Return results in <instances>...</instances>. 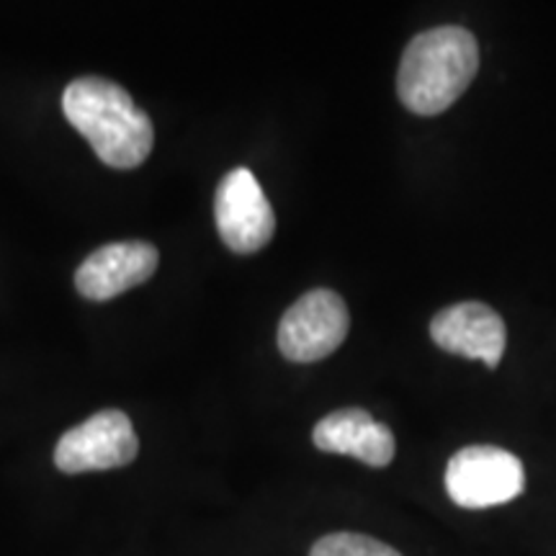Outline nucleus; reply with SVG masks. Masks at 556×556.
Here are the masks:
<instances>
[{
  "instance_id": "f257e3e1",
  "label": "nucleus",
  "mask_w": 556,
  "mask_h": 556,
  "mask_svg": "<svg viewBox=\"0 0 556 556\" xmlns=\"http://www.w3.org/2000/svg\"><path fill=\"white\" fill-rule=\"evenodd\" d=\"M67 122L93 144L101 163L129 170L142 165L155 144L150 116L131 96L99 75L73 80L62 96Z\"/></svg>"
},
{
  "instance_id": "f03ea898",
  "label": "nucleus",
  "mask_w": 556,
  "mask_h": 556,
  "mask_svg": "<svg viewBox=\"0 0 556 556\" xmlns=\"http://www.w3.org/2000/svg\"><path fill=\"white\" fill-rule=\"evenodd\" d=\"M479 70L475 34L462 26H438L409 41L400 62V101L420 116L443 114L462 99Z\"/></svg>"
},
{
  "instance_id": "7ed1b4c3",
  "label": "nucleus",
  "mask_w": 556,
  "mask_h": 556,
  "mask_svg": "<svg viewBox=\"0 0 556 556\" xmlns=\"http://www.w3.org/2000/svg\"><path fill=\"white\" fill-rule=\"evenodd\" d=\"M448 497L458 507L484 510L523 495L526 471L518 456L497 446L462 448L446 469Z\"/></svg>"
},
{
  "instance_id": "20e7f679",
  "label": "nucleus",
  "mask_w": 556,
  "mask_h": 556,
  "mask_svg": "<svg viewBox=\"0 0 556 556\" xmlns=\"http://www.w3.org/2000/svg\"><path fill=\"white\" fill-rule=\"evenodd\" d=\"M351 328L345 302L330 289H315L291 304L278 325V351L294 364H315L338 351Z\"/></svg>"
},
{
  "instance_id": "39448f33",
  "label": "nucleus",
  "mask_w": 556,
  "mask_h": 556,
  "mask_svg": "<svg viewBox=\"0 0 556 556\" xmlns=\"http://www.w3.org/2000/svg\"><path fill=\"white\" fill-rule=\"evenodd\" d=\"M139 454V438L122 409H103L80 426L70 428L54 448V464L65 475L119 469Z\"/></svg>"
},
{
  "instance_id": "423d86ee",
  "label": "nucleus",
  "mask_w": 556,
  "mask_h": 556,
  "mask_svg": "<svg viewBox=\"0 0 556 556\" xmlns=\"http://www.w3.org/2000/svg\"><path fill=\"white\" fill-rule=\"evenodd\" d=\"M219 238L232 253L250 255L274 238L276 217L258 178L248 168H235L222 178L214 199Z\"/></svg>"
},
{
  "instance_id": "0eeeda50",
  "label": "nucleus",
  "mask_w": 556,
  "mask_h": 556,
  "mask_svg": "<svg viewBox=\"0 0 556 556\" xmlns=\"http://www.w3.org/2000/svg\"><path fill=\"white\" fill-rule=\"evenodd\" d=\"M430 338L443 351L497 368L507 345L503 317L482 302H462L430 319Z\"/></svg>"
},
{
  "instance_id": "6e6552de",
  "label": "nucleus",
  "mask_w": 556,
  "mask_h": 556,
  "mask_svg": "<svg viewBox=\"0 0 556 556\" xmlns=\"http://www.w3.org/2000/svg\"><path fill=\"white\" fill-rule=\"evenodd\" d=\"M157 248L150 242H111L88 255L75 274V287L90 302H109L148 281L157 270Z\"/></svg>"
},
{
  "instance_id": "1a4fd4ad",
  "label": "nucleus",
  "mask_w": 556,
  "mask_h": 556,
  "mask_svg": "<svg viewBox=\"0 0 556 556\" xmlns=\"http://www.w3.org/2000/svg\"><path fill=\"white\" fill-rule=\"evenodd\" d=\"M312 441L325 454L353 456L377 469L392 464L394 451H397L392 430L358 407H345L323 417L315 426Z\"/></svg>"
},
{
  "instance_id": "9d476101",
  "label": "nucleus",
  "mask_w": 556,
  "mask_h": 556,
  "mask_svg": "<svg viewBox=\"0 0 556 556\" xmlns=\"http://www.w3.org/2000/svg\"><path fill=\"white\" fill-rule=\"evenodd\" d=\"M309 556H402L392 546L361 533H330L312 546Z\"/></svg>"
}]
</instances>
